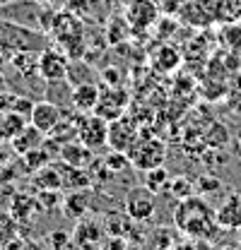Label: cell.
<instances>
[{
	"instance_id": "6da1fadb",
	"label": "cell",
	"mask_w": 241,
	"mask_h": 250,
	"mask_svg": "<svg viewBox=\"0 0 241 250\" xmlns=\"http://www.w3.org/2000/svg\"><path fill=\"white\" fill-rule=\"evenodd\" d=\"M174 226L186 236H195V238H208L212 241L219 231V224L215 219V212L203 197H186L179 200V207L174 212Z\"/></svg>"
},
{
	"instance_id": "7a4b0ae2",
	"label": "cell",
	"mask_w": 241,
	"mask_h": 250,
	"mask_svg": "<svg viewBox=\"0 0 241 250\" xmlns=\"http://www.w3.org/2000/svg\"><path fill=\"white\" fill-rule=\"evenodd\" d=\"M46 34L56 41L60 51L72 58V61H80L85 53H87V41H85V24H82V17L65 10V7H56L53 15H51V24Z\"/></svg>"
},
{
	"instance_id": "3957f363",
	"label": "cell",
	"mask_w": 241,
	"mask_h": 250,
	"mask_svg": "<svg viewBox=\"0 0 241 250\" xmlns=\"http://www.w3.org/2000/svg\"><path fill=\"white\" fill-rule=\"evenodd\" d=\"M130 159V166L138 168V171H150L157 166H164V159H167V147L162 140L157 137H138L135 145L125 152Z\"/></svg>"
},
{
	"instance_id": "277c9868",
	"label": "cell",
	"mask_w": 241,
	"mask_h": 250,
	"mask_svg": "<svg viewBox=\"0 0 241 250\" xmlns=\"http://www.w3.org/2000/svg\"><path fill=\"white\" fill-rule=\"evenodd\" d=\"M176 15L188 27L208 29L217 22V0H181Z\"/></svg>"
},
{
	"instance_id": "5b68a950",
	"label": "cell",
	"mask_w": 241,
	"mask_h": 250,
	"mask_svg": "<svg viewBox=\"0 0 241 250\" xmlns=\"http://www.w3.org/2000/svg\"><path fill=\"white\" fill-rule=\"evenodd\" d=\"M154 209H157V200L147 186H135L125 192L123 212L133 221H150L154 217Z\"/></svg>"
},
{
	"instance_id": "8992f818",
	"label": "cell",
	"mask_w": 241,
	"mask_h": 250,
	"mask_svg": "<svg viewBox=\"0 0 241 250\" xmlns=\"http://www.w3.org/2000/svg\"><path fill=\"white\" fill-rule=\"evenodd\" d=\"M80 142H85L92 149H99L109 142V121L99 113H82L77 121V135Z\"/></svg>"
},
{
	"instance_id": "52a82bcc",
	"label": "cell",
	"mask_w": 241,
	"mask_h": 250,
	"mask_svg": "<svg viewBox=\"0 0 241 250\" xmlns=\"http://www.w3.org/2000/svg\"><path fill=\"white\" fill-rule=\"evenodd\" d=\"M125 22L135 34L147 31L159 22V5L154 0H130L125 7Z\"/></svg>"
},
{
	"instance_id": "ba28073f",
	"label": "cell",
	"mask_w": 241,
	"mask_h": 250,
	"mask_svg": "<svg viewBox=\"0 0 241 250\" xmlns=\"http://www.w3.org/2000/svg\"><path fill=\"white\" fill-rule=\"evenodd\" d=\"M128 101H130V96L123 87H106L104 92H99V101H96L94 113H99L101 118H106L111 123L120 116H125Z\"/></svg>"
},
{
	"instance_id": "9c48e42d",
	"label": "cell",
	"mask_w": 241,
	"mask_h": 250,
	"mask_svg": "<svg viewBox=\"0 0 241 250\" xmlns=\"http://www.w3.org/2000/svg\"><path fill=\"white\" fill-rule=\"evenodd\" d=\"M138 140V123L130 121V116H120L109 123V149L128 152Z\"/></svg>"
},
{
	"instance_id": "30bf717a",
	"label": "cell",
	"mask_w": 241,
	"mask_h": 250,
	"mask_svg": "<svg viewBox=\"0 0 241 250\" xmlns=\"http://www.w3.org/2000/svg\"><path fill=\"white\" fill-rule=\"evenodd\" d=\"M39 75L46 82H60L68 77V56L58 48L39 51Z\"/></svg>"
},
{
	"instance_id": "8fae6325",
	"label": "cell",
	"mask_w": 241,
	"mask_h": 250,
	"mask_svg": "<svg viewBox=\"0 0 241 250\" xmlns=\"http://www.w3.org/2000/svg\"><path fill=\"white\" fill-rule=\"evenodd\" d=\"M60 171V188L63 192H87L94 181L87 173V168H80V166H70L65 161H56Z\"/></svg>"
},
{
	"instance_id": "7c38bea8",
	"label": "cell",
	"mask_w": 241,
	"mask_h": 250,
	"mask_svg": "<svg viewBox=\"0 0 241 250\" xmlns=\"http://www.w3.org/2000/svg\"><path fill=\"white\" fill-rule=\"evenodd\" d=\"M63 121V111L53 101H36L34 108H31V116H29V123L34 127H39L41 132H53V127Z\"/></svg>"
},
{
	"instance_id": "4fadbf2b",
	"label": "cell",
	"mask_w": 241,
	"mask_h": 250,
	"mask_svg": "<svg viewBox=\"0 0 241 250\" xmlns=\"http://www.w3.org/2000/svg\"><path fill=\"white\" fill-rule=\"evenodd\" d=\"M80 250H96L104 241V226L99 221H90V219H82L77 224V229L72 231V238H70Z\"/></svg>"
},
{
	"instance_id": "5bb4252c",
	"label": "cell",
	"mask_w": 241,
	"mask_h": 250,
	"mask_svg": "<svg viewBox=\"0 0 241 250\" xmlns=\"http://www.w3.org/2000/svg\"><path fill=\"white\" fill-rule=\"evenodd\" d=\"M58 159L70 164V166H80V168H87L90 164H94V149L87 147L85 142L80 140H68L60 145Z\"/></svg>"
},
{
	"instance_id": "9a60e30c",
	"label": "cell",
	"mask_w": 241,
	"mask_h": 250,
	"mask_svg": "<svg viewBox=\"0 0 241 250\" xmlns=\"http://www.w3.org/2000/svg\"><path fill=\"white\" fill-rule=\"evenodd\" d=\"M44 140H46V132H41L39 127L27 123L10 140V147H12L15 156H22V154H27V152H31V149H36V147H41Z\"/></svg>"
},
{
	"instance_id": "2e32d148",
	"label": "cell",
	"mask_w": 241,
	"mask_h": 250,
	"mask_svg": "<svg viewBox=\"0 0 241 250\" xmlns=\"http://www.w3.org/2000/svg\"><path fill=\"white\" fill-rule=\"evenodd\" d=\"M215 219L219 229H241V192L229 195L222 207L215 212Z\"/></svg>"
},
{
	"instance_id": "e0dca14e",
	"label": "cell",
	"mask_w": 241,
	"mask_h": 250,
	"mask_svg": "<svg viewBox=\"0 0 241 250\" xmlns=\"http://www.w3.org/2000/svg\"><path fill=\"white\" fill-rule=\"evenodd\" d=\"M99 92H101V89H99L96 84H92V82L77 84V87L72 89V96H70L72 108H75L77 113H94L96 101H99Z\"/></svg>"
},
{
	"instance_id": "ac0fdd59",
	"label": "cell",
	"mask_w": 241,
	"mask_h": 250,
	"mask_svg": "<svg viewBox=\"0 0 241 250\" xmlns=\"http://www.w3.org/2000/svg\"><path fill=\"white\" fill-rule=\"evenodd\" d=\"M36 207H39V202L29 192H15V197L10 202V212H12V217L17 219L20 224H27Z\"/></svg>"
},
{
	"instance_id": "d6986e66",
	"label": "cell",
	"mask_w": 241,
	"mask_h": 250,
	"mask_svg": "<svg viewBox=\"0 0 241 250\" xmlns=\"http://www.w3.org/2000/svg\"><path fill=\"white\" fill-rule=\"evenodd\" d=\"M34 188L36 190H63L60 188V171H58V164H46L41 166L39 171H34Z\"/></svg>"
},
{
	"instance_id": "ffe728a7",
	"label": "cell",
	"mask_w": 241,
	"mask_h": 250,
	"mask_svg": "<svg viewBox=\"0 0 241 250\" xmlns=\"http://www.w3.org/2000/svg\"><path fill=\"white\" fill-rule=\"evenodd\" d=\"M181 65V56L176 48L171 46H159L154 53H152V67L159 70V72H174Z\"/></svg>"
},
{
	"instance_id": "44dd1931",
	"label": "cell",
	"mask_w": 241,
	"mask_h": 250,
	"mask_svg": "<svg viewBox=\"0 0 241 250\" xmlns=\"http://www.w3.org/2000/svg\"><path fill=\"white\" fill-rule=\"evenodd\" d=\"M87 209H90L87 192H68V197H63V212H65V217L82 219Z\"/></svg>"
},
{
	"instance_id": "7402d4cb",
	"label": "cell",
	"mask_w": 241,
	"mask_h": 250,
	"mask_svg": "<svg viewBox=\"0 0 241 250\" xmlns=\"http://www.w3.org/2000/svg\"><path fill=\"white\" fill-rule=\"evenodd\" d=\"M53 152L46 147V145H41V147H36V149H31V152H27V154H22L20 159H22V166L29 171V173H34V171H39L41 166H46V164H51L53 161Z\"/></svg>"
},
{
	"instance_id": "603a6c76",
	"label": "cell",
	"mask_w": 241,
	"mask_h": 250,
	"mask_svg": "<svg viewBox=\"0 0 241 250\" xmlns=\"http://www.w3.org/2000/svg\"><path fill=\"white\" fill-rule=\"evenodd\" d=\"M10 62L22 77H29L34 72H39V53H34V51H17L10 58Z\"/></svg>"
},
{
	"instance_id": "cb8c5ba5",
	"label": "cell",
	"mask_w": 241,
	"mask_h": 250,
	"mask_svg": "<svg viewBox=\"0 0 241 250\" xmlns=\"http://www.w3.org/2000/svg\"><path fill=\"white\" fill-rule=\"evenodd\" d=\"M217 39L229 53H241V22L222 24V31H219Z\"/></svg>"
},
{
	"instance_id": "d4e9b609",
	"label": "cell",
	"mask_w": 241,
	"mask_h": 250,
	"mask_svg": "<svg viewBox=\"0 0 241 250\" xmlns=\"http://www.w3.org/2000/svg\"><path fill=\"white\" fill-rule=\"evenodd\" d=\"M15 238H20V221L12 217V212L0 209V248H5Z\"/></svg>"
},
{
	"instance_id": "484cf974",
	"label": "cell",
	"mask_w": 241,
	"mask_h": 250,
	"mask_svg": "<svg viewBox=\"0 0 241 250\" xmlns=\"http://www.w3.org/2000/svg\"><path fill=\"white\" fill-rule=\"evenodd\" d=\"M217 22H241V0H217Z\"/></svg>"
},
{
	"instance_id": "4316f807",
	"label": "cell",
	"mask_w": 241,
	"mask_h": 250,
	"mask_svg": "<svg viewBox=\"0 0 241 250\" xmlns=\"http://www.w3.org/2000/svg\"><path fill=\"white\" fill-rule=\"evenodd\" d=\"M169 181H171V176H169V171L164 166H157V168L145 171V186L150 188L154 195L157 192H164L169 188Z\"/></svg>"
},
{
	"instance_id": "83f0119b",
	"label": "cell",
	"mask_w": 241,
	"mask_h": 250,
	"mask_svg": "<svg viewBox=\"0 0 241 250\" xmlns=\"http://www.w3.org/2000/svg\"><path fill=\"white\" fill-rule=\"evenodd\" d=\"M193 190H195V183H191L186 176H171L169 188H167V195H171L176 200H186V197L193 195Z\"/></svg>"
},
{
	"instance_id": "f1b7e54d",
	"label": "cell",
	"mask_w": 241,
	"mask_h": 250,
	"mask_svg": "<svg viewBox=\"0 0 241 250\" xmlns=\"http://www.w3.org/2000/svg\"><path fill=\"white\" fill-rule=\"evenodd\" d=\"M104 164H106V168L111 171V173H120V171H125L128 166H130V159L125 152H116V149H111L109 156L104 159Z\"/></svg>"
},
{
	"instance_id": "f546056e",
	"label": "cell",
	"mask_w": 241,
	"mask_h": 250,
	"mask_svg": "<svg viewBox=\"0 0 241 250\" xmlns=\"http://www.w3.org/2000/svg\"><path fill=\"white\" fill-rule=\"evenodd\" d=\"M31 108H34V101H31L29 96H17V94H12V101H10V108H7V111H15V113L29 118Z\"/></svg>"
},
{
	"instance_id": "4dcf8cb0",
	"label": "cell",
	"mask_w": 241,
	"mask_h": 250,
	"mask_svg": "<svg viewBox=\"0 0 241 250\" xmlns=\"http://www.w3.org/2000/svg\"><path fill=\"white\" fill-rule=\"evenodd\" d=\"M174 250H212L208 238H195V236H186V241L174 246Z\"/></svg>"
},
{
	"instance_id": "1f68e13d",
	"label": "cell",
	"mask_w": 241,
	"mask_h": 250,
	"mask_svg": "<svg viewBox=\"0 0 241 250\" xmlns=\"http://www.w3.org/2000/svg\"><path fill=\"white\" fill-rule=\"evenodd\" d=\"M12 132H10V123H7V111H0V142H10Z\"/></svg>"
},
{
	"instance_id": "d6a6232c",
	"label": "cell",
	"mask_w": 241,
	"mask_h": 250,
	"mask_svg": "<svg viewBox=\"0 0 241 250\" xmlns=\"http://www.w3.org/2000/svg\"><path fill=\"white\" fill-rule=\"evenodd\" d=\"M217 188H219V181H217V178H210V176H208V178H200V181L195 183V190H198V192H210V190H217Z\"/></svg>"
},
{
	"instance_id": "836d02e7",
	"label": "cell",
	"mask_w": 241,
	"mask_h": 250,
	"mask_svg": "<svg viewBox=\"0 0 241 250\" xmlns=\"http://www.w3.org/2000/svg\"><path fill=\"white\" fill-rule=\"evenodd\" d=\"M119 75H120L119 70H111V67H109V70H104V82H106L109 87H119V82H120Z\"/></svg>"
},
{
	"instance_id": "e575fe53",
	"label": "cell",
	"mask_w": 241,
	"mask_h": 250,
	"mask_svg": "<svg viewBox=\"0 0 241 250\" xmlns=\"http://www.w3.org/2000/svg\"><path fill=\"white\" fill-rule=\"evenodd\" d=\"M5 145H7V142H0V166H2V164H7V161H10V156L15 154V152H12V147H5Z\"/></svg>"
},
{
	"instance_id": "d590c367",
	"label": "cell",
	"mask_w": 241,
	"mask_h": 250,
	"mask_svg": "<svg viewBox=\"0 0 241 250\" xmlns=\"http://www.w3.org/2000/svg\"><path fill=\"white\" fill-rule=\"evenodd\" d=\"M44 7H63V0H36Z\"/></svg>"
},
{
	"instance_id": "8d00e7d4",
	"label": "cell",
	"mask_w": 241,
	"mask_h": 250,
	"mask_svg": "<svg viewBox=\"0 0 241 250\" xmlns=\"http://www.w3.org/2000/svg\"><path fill=\"white\" fill-rule=\"evenodd\" d=\"M5 62H7V58H5V53H2V51H0V70H2V67H5Z\"/></svg>"
},
{
	"instance_id": "74e56055",
	"label": "cell",
	"mask_w": 241,
	"mask_h": 250,
	"mask_svg": "<svg viewBox=\"0 0 241 250\" xmlns=\"http://www.w3.org/2000/svg\"><path fill=\"white\" fill-rule=\"evenodd\" d=\"M224 250H241V248H234V246H229V248H224Z\"/></svg>"
},
{
	"instance_id": "f35d334b",
	"label": "cell",
	"mask_w": 241,
	"mask_h": 250,
	"mask_svg": "<svg viewBox=\"0 0 241 250\" xmlns=\"http://www.w3.org/2000/svg\"><path fill=\"white\" fill-rule=\"evenodd\" d=\"M0 2H2V0H0Z\"/></svg>"
}]
</instances>
